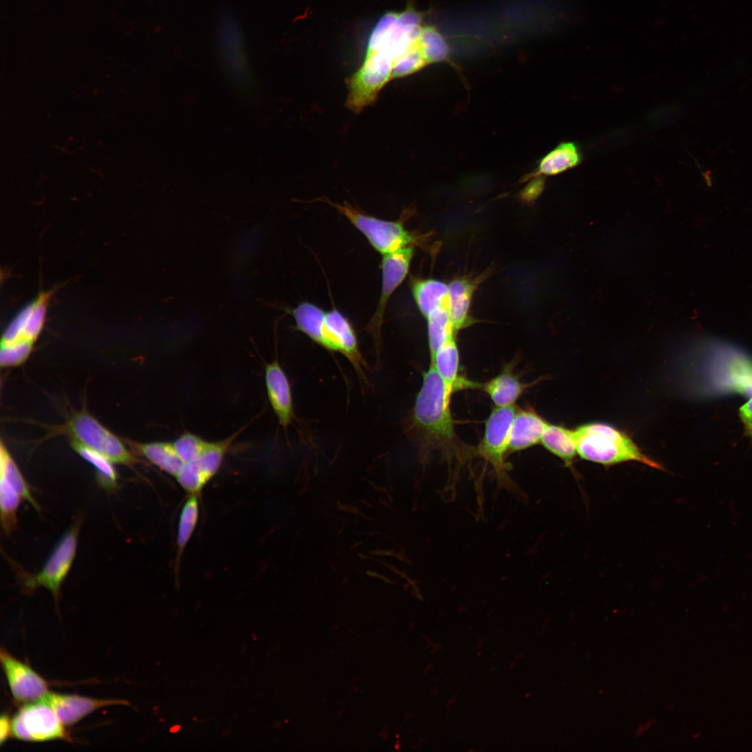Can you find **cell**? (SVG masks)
<instances>
[{
  "instance_id": "obj_21",
  "label": "cell",
  "mask_w": 752,
  "mask_h": 752,
  "mask_svg": "<svg viewBox=\"0 0 752 752\" xmlns=\"http://www.w3.org/2000/svg\"><path fill=\"white\" fill-rule=\"evenodd\" d=\"M540 443L551 453L571 467L577 453L574 430L547 423Z\"/></svg>"
},
{
  "instance_id": "obj_32",
  "label": "cell",
  "mask_w": 752,
  "mask_h": 752,
  "mask_svg": "<svg viewBox=\"0 0 752 752\" xmlns=\"http://www.w3.org/2000/svg\"><path fill=\"white\" fill-rule=\"evenodd\" d=\"M33 345L34 344L30 343H15L1 345V367H15L22 364L30 356L33 350Z\"/></svg>"
},
{
  "instance_id": "obj_11",
  "label": "cell",
  "mask_w": 752,
  "mask_h": 752,
  "mask_svg": "<svg viewBox=\"0 0 752 752\" xmlns=\"http://www.w3.org/2000/svg\"><path fill=\"white\" fill-rule=\"evenodd\" d=\"M219 45L224 67L229 77L240 87L250 81L246 61L242 33L238 21L230 12L220 18L218 30Z\"/></svg>"
},
{
  "instance_id": "obj_22",
  "label": "cell",
  "mask_w": 752,
  "mask_h": 752,
  "mask_svg": "<svg viewBox=\"0 0 752 752\" xmlns=\"http://www.w3.org/2000/svg\"><path fill=\"white\" fill-rule=\"evenodd\" d=\"M412 291L417 307L425 318L439 308L447 307L448 286L441 281L415 279L412 283Z\"/></svg>"
},
{
  "instance_id": "obj_34",
  "label": "cell",
  "mask_w": 752,
  "mask_h": 752,
  "mask_svg": "<svg viewBox=\"0 0 752 752\" xmlns=\"http://www.w3.org/2000/svg\"><path fill=\"white\" fill-rule=\"evenodd\" d=\"M739 413L746 434L752 439V396L739 408Z\"/></svg>"
},
{
  "instance_id": "obj_27",
  "label": "cell",
  "mask_w": 752,
  "mask_h": 752,
  "mask_svg": "<svg viewBox=\"0 0 752 752\" xmlns=\"http://www.w3.org/2000/svg\"><path fill=\"white\" fill-rule=\"evenodd\" d=\"M241 431L242 430L223 440L210 441L206 449L196 460L209 480L219 471L226 453Z\"/></svg>"
},
{
  "instance_id": "obj_19",
  "label": "cell",
  "mask_w": 752,
  "mask_h": 752,
  "mask_svg": "<svg viewBox=\"0 0 752 752\" xmlns=\"http://www.w3.org/2000/svg\"><path fill=\"white\" fill-rule=\"evenodd\" d=\"M582 158L578 144L573 141L561 142L540 159L536 170L528 178L560 174L579 166Z\"/></svg>"
},
{
  "instance_id": "obj_12",
  "label": "cell",
  "mask_w": 752,
  "mask_h": 752,
  "mask_svg": "<svg viewBox=\"0 0 752 752\" xmlns=\"http://www.w3.org/2000/svg\"><path fill=\"white\" fill-rule=\"evenodd\" d=\"M0 661L11 694L17 702H36L49 692L48 683L42 677L3 648L1 649Z\"/></svg>"
},
{
  "instance_id": "obj_13",
  "label": "cell",
  "mask_w": 752,
  "mask_h": 752,
  "mask_svg": "<svg viewBox=\"0 0 752 752\" xmlns=\"http://www.w3.org/2000/svg\"><path fill=\"white\" fill-rule=\"evenodd\" d=\"M50 292H41L11 321L1 337V345L15 343L34 344L45 324Z\"/></svg>"
},
{
  "instance_id": "obj_5",
  "label": "cell",
  "mask_w": 752,
  "mask_h": 752,
  "mask_svg": "<svg viewBox=\"0 0 752 752\" xmlns=\"http://www.w3.org/2000/svg\"><path fill=\"white\" fill-rule=\"evenodd\" d=\"M344 215L367 238L370 244L382 256L412 246L415 236L401 220L387 221L365 214L346 202L343 204L323 199Z\"/></svg>"
},
{
  "instance_id": "obj_2",
  "label": "cell",
  "mask_w": 752,
  "mask_h": 752,
  "mask_svg": "<svg viewBox=\"0 0 752 752\" xmlns=\"http://www.w3.org/2000/svg\"><path fill=\"white\" fill-rule=\"evenodd\" d=\"M452 395L430 363L407 422V433L425 457L438 451L447 460H464L477 455L476 448L457 436L451 410Z\"/></svg>"
},
{
  "instance_id": "obj_30",
  "label": "cell",
  "mask_w": 752,
  "mask_h": 752,
  "mask_svg": "<svg viewBox=\"0 0 752 752\" xmlns=\"http://www.w3.org/2000/svg\"><path fill=\"white\" fill-rule=\"evenodd\" d=\"M209 443V441L191 432H185L173 441L174 448L183 463L197 460Z\"/></svg>"
},
{
  "instance_id": "obj_16",
  "label": "cell",
  "mask_w": 752,
  "mask_h": 752,
  "mask_svg": "<svg viewBox=\"0 0 752 752\" xmlns=\"http://www.w3.org/2000/svg\"><path fill=\"white\" fill-rule=\"evenodd\" d=\"M430 363L434 367L452 395L458 391L480 389V383L460 374V354L455 335L439 347L430 357Z\"/></svg>"
},
{
  "instance_id": "obj_8",
  "label": "cell",
  "mask_w": 752,
  "mask_h": 752,
  "mask_svg": "<svg viewBox=\"0 0 752 752\" xmlns=\"http://www.w3.org/2000/svg\"><path fill=\"white\" fill-rule=\"evenodd\" d=\"M515 405L496 407L492 409L485 424L483 437L476 448L477 455L483 457L494 469L497 477L507 480L509 435L515 415Z\"/></svg>"
},
{
  "instance_id": "obj_9",
  "label": "cell",
  "mask_w": 752,
  "mask_h": 752,
  "mask_svg": "<svg viewBox=\"0 0 752 752\" xmlns=\"http://www.w3.org/2000/svg\"><path fill=\"white\" fill-rule=\"evenodd\" d=\"M79 525L78 521L72 525L58 542L40 572L26 579L25 586L28 589L45 587L51 591L55 601H58L61 585L76 555Z\"/></svg>"
},
{
  "instance_id": "obj_25",
  "label": "cell",
  "mask_w": 752,
  "mask_h": 752,
  "mask_svg": "<svg viewBox=\"0 0 752 752\" xmlns=\"http://www.w3.org/2000/svg\"><path fill=\"white\" fill-rule=\"evenodd\" d=\"M430 357L448 338L455 334L447 307H441L426 318Z\"/></svg>"
},
{
  "instance_id": "obj_35",
  "label": "cell",
  "mask_w": 752,
  "mask_h": 752,
  "mask_svg": "<svg viewBox=\"0 0 752 752\" xmlns=\"http://www.w3.org/2000/svg\"><path fill=\"white\" fill-rule=\"evenodd\" d=\"M12 735V719L3 714L0 718V743L2 745Z\"/></svg>"
},
{
  "instance_id": "obj_29",
  "label": "cell",
  "mask_w": 752,
  "mask_h": 752,
  "mask_svg": "<svg viewBox=\"0 0 752 752\" xmlns=\"http://www.w3.org/2000/svg\"><path fill=\"white\" fill-rule=\"evenodd\" d=\"M20 496L15 488L5 479L0 478V506L1 523L6 533H10L17 524V512Z\"/></svg>"
},
{
  "instance_id": "obj_23",
  "label": "cell",
  "mask_w": 752,
  "mask_h": 752,
  "mask_svg": "<svg viewBox=\"0 0 752 752\" xmlns=\"http://www.w3.org/2000/svg\"><path fill=\"white\" fill-rule=\"evenodd\" d=\"M448 286L447 308L455 334L469 324V310L473 285L466 279H457Z\"/></svg>"
},
{
  "instance_id": "obj_10",
  "label": "cell",
  "mask_w": 752,
  "mask_h": 752,
  "mask_svg": "<svg viewBox=\"0 0 752 752\" xmlns=\"http://www.w3.org/2000/svg\"><path fill=\"white\" fill-rule=\"evenodd\" d=\"M414 255L413 246L382 256V283L380 297L373 317L368 324V330L373 335L377 350L381 342V329L386 304L395 290L407 276Z\"/></svg>"
},
{
  "instance_id": "obj_31",
  "label": "cell",
  "mask_w": 752,
  "mask_h": 752,
  "mask_svg": "<svg viewBox=\"0 0 752 752\" xmlns=\"http://www.w3.org/2000/svg\"><path fill=\"white\" fill-rule=\"evenodd\" d=\"M175 478L183 489L196 495L209 481L196 460L184 463Z\"/></svg>"
},
{
  "instance_id": "obj_17",
  "label": "cell",
  "mask_w": 752,
  "mask_h": 752,
  "mask_svg": "<svg viewBox=\"0 0 752 752\" xmlns=\"http://www.w3.org/2000/svg\"><path fill=\"white\" fill-rule=\"evenodd\" d=\"M547 423L533 407H517L510 431L508 453L540 444Z\"/></svg>"
},
{
  "instance_id": "obj_33",
  "label": "cell",
  "mask_w": 752,
  "mask_h": 752,
  "mask_svg": "<svg viewBox=\"0 0 752 752\" xmlns=\"http://www.w3.org/2000/svg\"><path fill=\"white\" fill-rule=\"evenodd\" d=\"M526 185L521 193V197L526 201H532L536 199L542 193L545 187V179L543 176H535Z\"/></svg>"
},
{
  "instance_id": "obj_7",
  "label": "cell",
  "mask_w": 752,
  "mask_h": 752,
  "mask_svg": "<svg viewBox=\"0 0 752 752\" xmlns=\"http://www.w3.org/2000/svg\"><path fill=\"white\" fill-rule=\"evenodd\" d=\"M12 735L31 742L68 739L65 726L42 700L24 704L18 710L12 719Z\"/></svg>"
},
{
  "instance_id": "obj_15",
  "label": "cell",
  "mask_w": 752,
  "mask_h": 752,
  "mask_svg": "<svg viewBox=\"0 0 752 752\" xmlns=\"http://www.w3.org/2000/svg\"><path fill=\"white\" fill-rule=\"evenodd\" d=\"M265 383L270 405L279 425L286 431L295 418L289 379L277 359L265 366Z\"/></svg>"
},
{
  "instance_id": "obj_4",
  "label": "cell",
  "mask_w": 752,
  "mask_h": 752,
  "mask_svg": "<svg viewBox=\"0 0 752 752\" xmlns=\"http://www.w3.org/2000/svg\"><path fill=\"white\" fill-rule=\"evenodd\" d=\"M577 453L583 460L604 466L637 462L664 470L625 432L602 422L587 423L574 430Z\"/></svg>"
},
{
  "instance_id": "obj_20",
  "label": "cell",
  "mask_w": 752,
  "mask_h": 752,
  "mask_svg": "<svg viewBox=\"0 0 752 752\" xmlns=\"http://www.w3.org/2000/svg\"><path fill=\"white\" fill-rule=\"evenodd\" d=\"M127 442L130 447L152 464L175 477L184 464L178 455L173 442Z\"/></svg>"
},
{
  "instance_id": "obj_14",
  "label": "cell",
  "mask_w": 752,
  "mask_h": 752,
  "mask_svg": "<svg viewBox=\"0 0 752 752\" xmlns=\"http://www.w3.org/2000/svg\"><path fill=\"white\" fill-rule=\"evenodd\" d=\"M42 700L54 711L64 726L75 725L93 712L107 706L128 705L127 700L93 698L72 694L48 692Z\"/></svg>"
},
{
  "instance_id": "obj_24",
  "label": "cell",
  "mask_w": 752,
  "mask_h": 752,
  "mask_svg": "<svg viewBox=\"0 0 752 752\" xmlns=\"http://www.w3.org/2000/svg\"><path fill=\"white\" fill-rule=\"evenodd\" d=\"M72 448L85 460L91 464L97 471L100 485L107 489L117 486L118 475L111 462L102 454L71 439Z\"/></svg>"
},
{
  "instance_id": "obj_28",
  "label": "cell",
  "mask_w": 752,
  "mask_h": 752,
  "mask_svg": "<svg viewBox=\"0 0 752 752\" xmlns=\"http://www.w3.org/2000/svg\"><path fill=\"white\" fill-rule=\"evenodd\" d=\"M198 512L197 496L196 494H191V496L186 501L182 508L178 522L177 535V558L178 562L195 530Z\"/></svg>"
},
{
  "instance_id": "obj_1",
  "label": "cell",
  "mask_w": 752,
  "mask_h": 752,
  "mask_svg": "<svg viewBox=\"0 0 752 752\" xmlns=\"http://www.w3.org/2000/svg\"><path fill=\"white\" fill-rule=\"evenodd\" d=\"M416 54L425 55L431 64L447 61L450 49L442 34L425 24L413 7L385 13L371 33L361 66L346 80L347 106L359 113L372 104L392 79L395 64Z\"/></svg>"
},
{
  "instance_id": "obj_3",
  "label": "cell",
  "mask_w": 752,
  "mask_h": 752,
  "mask_svg": "<svg viewBox=\"0 0 752 752\" xmlns=\"http://www.w3.org/2000/svg\"><path fill=\"white\" fill-rule=\"evenodd\" d=\"M295 328L325 350L342 354L359 377L366 381V363L360 352L356 333L349 320L338 311H325L313 304L302 302L291 311Z\"/></svg>"
},
{
  "instance_id": "obj_26",
  "label": "cell",
  "mask_w": 752,
  "mask_h": 752,
  "mask_svg": "<svg viewBox=\"0 0 752 752\" xmlns=\"http://www.w3.org/2000/svg\"><path fill=\"white\" fill-rule=\"evenodd\" d=\"M0 478L8 481L15 488L22 499L27 501L37 509L38 505L33 498L27 483L2 441L0 446Z\"/></svg>"
},
{
  "instance_id": "obj_6",
  "label": "cell",
  "mask_w": 752,
  "mask_h": 752,
  "mask_svg": "<svg viewBox=\"0 0 752 752\" xmlns=\"http://www.w3.org/2000/svg\"><path fill=\"white\" fill-rule=\"evenodd\" d=\"M64 430L72 440L102 454L113 463L132 467L135 462L133 454L123 441L84 409L72 415Z\"/></svg>"
},
{
  "instance_id": "obj_18",
  "label": "cell",
  "mask_w": 752,
  "mask_h": 752,
  "mask_svg": "<svg viewBox=\"0 0 752 752\" xmlns=\"http://www.w3.org/2000/svg\"><path fill=\"white\" fill-rule=\"evenodd\" d=\"M513 369L514 362H510L503 366L495 377L480 384V389L489 395L496 407L515 405L530 386V384L521 382Z\"/></svg>"
}]
</instances>
